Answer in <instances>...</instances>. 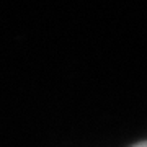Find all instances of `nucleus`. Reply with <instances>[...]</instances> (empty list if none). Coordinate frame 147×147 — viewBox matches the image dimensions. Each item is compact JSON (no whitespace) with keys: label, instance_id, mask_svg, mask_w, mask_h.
<instances>
[{"label":"nucleus","instance_id":"obj_1","mask_svg":"<svg viewBox=\"0 0 147 147\" xmlns=\"http://www.w3.org/2000/svg\"><path fill=\"white\" fill-rule=\"evenodd\" d=\"M134 147H147V142H141V144H137V146Z\"/></svg>","mask_w":147,"mask_h":147}]
</instances>
